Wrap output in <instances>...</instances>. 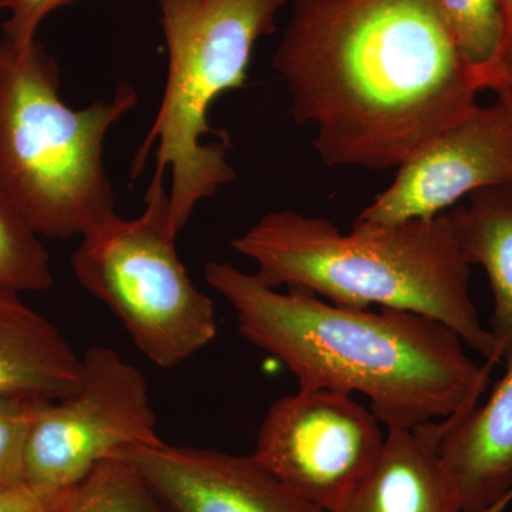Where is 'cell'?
I'll use <instances>...</instances> for the list:
<instances>
[{
	"mask_svg": "<svg viewBox=\"0 0 512 512\" xmlns=\"http://www.w3.org/2000/svg\"><path fill=\"white\" fill-rule=\"evenodd\" d=\"M512 184V97L497 94L407 158L393 183L356 221L396 224L434 218L461 198Z\"/></svg>",
	"mask_w": 512,
	"mask_h": 512,
	"instance_id": "cell-9",
	"label": "cell"
},
{
	"mask_svg": "<svg viewBox=\"0 0 512 512\" xmlns=\"http://www.w3.org/2000/svg\"><path fill=\"white\" fill-rule=\"evenodd\" d=\"M138 104L119 84L113 97L74 110L60 97L55 57L35 40H0V187L39 237H84L116 215L104 165L111 128Z\"/></svg>",
	"mask_w": 512,
	"mask_h": 512,
	"instance_id": "cell-4",
	"label": "cell"
},
{
	"mask_svg": "<svg viewBox=\"0 0 512 512\" xmlns=\"http://www.w3.org/2000/svg\"><path fill=\"white\" fill-rule=\"evenodd\" d=\"M439 440L434 423L387 430L369 473L332 512H463L437 454Z\"/></svg>",
	"mask_w": 512,
	"mask_h": 512,
	"instance_id": "cell-12",
	"label": "cell"
},
{
	"mask_svg": "<svg viewBox=\"0 0 512 512\" xmlns=\"http://www.w3.org/2000/svg\"><path fill=\"white\" fill-rule=\"evenodd\" d=\"M113 457L136 468L170 512H325L293 493L254 454L161 443L126 447Z\"/></svg>",
	"mask_w": 512,
	"mask_h": 512,
	"instance_id": "cell-10",
	"label": "cell"
},
{
	"mask_svg": "<svg viewBox=\"0 0 512 512\" xmlns=\"http://www.w3.org/2000/svg\"><path fill=\"white\" fill-rule=\"evenodd\" d=\"M269 288H301L348 308L399 309L439 320L497 365L470 293V265L444 215L396 224L356 221L343 234L322 217L269 212L232 239Z\"/></svg>",
	"mask_w": 512,
	"mask_h": 512,
	"instance_id": "cell-3",
	"label": "cell"
},
{
	"mask_svg": "<svg viewBox=\"0 0 512 512\" xmlns=\"http://www.w3.org/2000/svg\"><path fill=\"white\" fill-rule=\"evenodd\" d=\"M76 392L43 404L30 426L25 480L67 490L100 461L130 446H158L146 377L116 352L94 346L82 356Z\"/></svg>",
	"mask_w": 512,
	"mask_h": 512,
	"instance_id": "cell-7",
	"label": "cell"
},
{
	"mask_svg": "<svg viewBox=\"0 0 512 512\" xmlns=\"http://www.w3.org/2000/svg\"><path fill=\"white\" fill-rule=\"evenodd\" d=\"M52 285L46 248L15 202L0 187V289L40 292Z\"/></svg>",
	"mask_w": 512,
	"mask_h": 512,
	"instance_id": "cell-16",
	"label": "cell"
},
{
	"mask_svg": "<svg viewBox=\"0 0 512 512\" xmlns=\"http://www.w3.org/2000/svg\"><path fill=\"white\" fill-rule=\"evenodd\" d=\"M165 173L154 171L146 207L119 214L82 237L72 256L79 284L123 323L154 365L175 367L217 336L214 303L178 258Z\"/></svg>",
	"mask_w": 512,
	"mask_h": 512,
	"instance_id": "cell-6",
	"label": "cell"
},
{
	"mask_svg": "<svg viewBox=\"0 0 512 512\" xmlns=\"http://www.w3.org/2000/svg\"><path fill=\"white\" fill-rule=\"evenodd\" d=\"M82 357L20 293L0 289V400L56 402L76 392Z\"/></svg>",
	"mask_w": 512,
	"mask_h": 512,
	"instance_id": "cell-13",
	"label": "cell"
},
{
	"mask_svg": "<svg viewBox=\"0 0 512 512\" xmlns=\"http://www.w3.org/2000/svg\"><path fill=\"white\" fill-rule=\"evenodd\" d=\"M77 0H0V12H8L3 23V37L18 49H28L36 40V32L55 10Z\"/></svg>",
	"mask_w": 512,
	"mask_h": 512,
	"instance_id": "cell-19",
	"label": "cell"
},
{
	"mask_svg": "<svg viewBox=\"0 0 512 512\" xmlns=\"http://www.w3.org/2000/svg\"><path fill=\"white\" fill-rule=\"evenodd\" d=\"M57 512H170L126 461L107 458L77 483Z\"/></svg>",
	"mask_w": 512,
	"mask_h": 512,
	"instance_id": "cell-15",
	"label": "cell"
},
{
	"mask_svg": "<svg viewBox=\"0 0 512 512\" xmlns=\"http://www.w3.org/2000/svg\"><path fill=\"white\" fill-rule=\"evenodd\" d=\"M72 488L50 490L28 483L0 488V512H57L66 503Z\"/></svg>",
	"mask_w": 512,
	"mask_h": 512,
	"instance_id": "cell-20",
	"label": "cell"
},
{
	"mask_svg": "<svg viewBox=\"0 0 512 512\" xmlns=\"http://www.w3.org/2000/svg\"><path fill=\"white\" fill-rule=\"evenodd\" d=\"M272 66L329 167L399 168L483 92L434 0H295Z\"/></svg>",
	"mask_w": 512,
	"mask_h": 512,
	"instance_id": "cell-1",
	"label": "cell"
},
{
	"mask_svg": "<svg viewBox=\"0 0 512 512\" xmlns=\"http://www.w3.org/2000/svg\"><path fill=\"white\" fill-rule=\"evenodd\" d=\"M204 276L234 309L241 335L281 360L299 389L365 394L387 430L464 416L487 387L490 366L429 316L348 308L301 288L278 292L228 262H210Z\"/></svg>",
	"mask_w": 512,
	"mask_h": 512,
	"instance_id": "cell-2",
	"label": "cell"
},
{
	"mask_svg": "<svg viewBox=\"0 0 512 512\" xmlns=\"http://www.w3.org/2000/svg\"><path fill=\"white\" fill-rule=\"evenodd\" d=\"M503 362L505 375L484 406L436 421L437 454L463 512H503L512 491V348Z\"/></svg>",
	"mask_w": 512,
	"mask_h": 512,
	"instance_id": "cell-11",
	"label": "cell"
},
{
	"mask_svg": "<svg viewBox=\"0 0 512 512\" xmlns=\"http://www.w3.org/2000/svg\"><path fill=\"white\" fill-rule=\"evenodd\" d=\"M40 400H0V488L26 484L25 450Z\"/></svg>",
	"mask_w": 512,
	"mask_h": 512,
	"instance_id": "cell-18",
	"label": "cell"
},
{
	"mask_svg": "<svg viewBox=\"0 0 512 512\" xmlns=\"http://www.w3.org/2000/svg\"><path fill=\"white\" fill-rule=\"evenodd\" d=\"M504 18V39L494 66L484 74V90L512 97V0H500Z\"/></svg>",
	"mask_w": 512,
	"mask_h": 512,
	"instance_id": "cell-21",
	"label": "cell"
},
{
	"mask_svg": "<svg viewBox=\"0 0 512 512\" xmlns=\"http://www.w3.org/2000/svg\"><path fill=\"white\" fill-rule=\"evenodd\" d=\"M512 501V491L510 495H508L507 500H505V508H507V505L510 504Z\"/></svg>",
	"mask_w": 512,
	"mask_h": 512,
	"instance_id": "cell-22",
	"label": "cell"
},
{
	"mask_svg": "<svg viewBox=\"0 0 512 512\" xmlns=\"http://www.w3.org/2000/svg\"><path fill=\"white\" fill-rule=\"evenodd\" d=\"M461 56L480 77L500 55L504 18L500 0H434ZM484 90V87H483Z\"/></svg>",
	"mask_w": 512,
	"mask_h": 512,
	"instance_id": "cell-17",
	"label": "cell"
},
{
	"mask_svg": "<svg viewBox=\"0 0 512 512\" xmlns=\"http://www.w3.org/2000/svg\"><path fill=\"white\" fill-rule=\"evenodd\" d=\"M167 46L163 99L131 165L143 173L151 150L156 170L170 168L171 224L180 235L202 200L235 180L228 137L204 141L217 130L208 114L222 94L242 89L256 43L276 32L288 0H157Z\"/></svg>",
	"mask_w": 512,
	"mask_h": 512,
	"instance_id": "cell-5",
	"label": "cell"
},
{
	"mask_svg": "<svg viewBox=\"0 0 512 512\" xmlns=\"http://www.w3.org/2000/svg\"><path fill=\"white\" fill-rule=\"evenodd\" d=\"M443 214L468 265L483 266L494 293L491 336L497 362L512 348V184L468 195Z\"/></svg>",
	"mask_w": 512,
	"mask_h": 512,
	"instance_id": "cell-14",
	"label": "cell"
},
{
	"mask_svg": "<svg viewBox=\"0 0 512 512\" xmlns=\"http://www.w3.org/2000/svg\"><path fill=\"white\" fill-rule=\"evenodd\" d=\"M380 426L350 394L299 389L269 407L254 456L293 493L332 512L379 457L386 439Z\"/></svg>",
	"mask_w": 512,
	"mask_h": 512,
	"instance_id": "cell-8",
	"label": "cell"
}]
</instances>
